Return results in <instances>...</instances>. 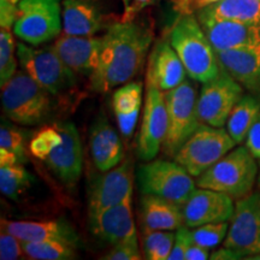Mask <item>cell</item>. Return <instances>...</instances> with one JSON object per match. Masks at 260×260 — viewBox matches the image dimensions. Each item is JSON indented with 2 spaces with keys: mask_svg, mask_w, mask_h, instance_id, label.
Segmentation results:
<instances>
[{
  "mask_svg": "<svg viewBox=\"0 0 260 260\" xmlns=\"http://www.w3.org/2000/svg\"><path fill=\"white\" fill-rule=\"evenodd\" d=\"M102 38L99 64L89 82L94 92L106 93L128 83L141 71L153 41V30L135 19L119 21L109 25Z\"/></svg>",
  "mask_w": 260,
  "mask_h": 260,
  "instance_id": "6da1fadb",
  "label": "cell"
},
{
  "mask_svg": "<svg viewBox=\"0 0 260 260\" xmlns=\"http://www.w3.org/2000/svg\"><path fill=\"white\" fill-rule=\"evenodd\" d=\"M169 41L193 81L204 83L219 74L220 65L216 51L195 16H181L171 29Z\"/></svg>",
  "mask_w": 260,
  "mask_h": 260,
  "instance_id": "7a4b0ae2",
  "label": "cell"
},
{
  "mask_svg": "<svg viewBox=\"0 0 260 260\" xmlns=\"http://www.w3.org/2000/svg\"><path fill=\"white\" fill-rule=\"evenodd\" d=\"M256 160L246 146L234 147L198 177L197 186L223 191L233 199H241L251 194L258 183L259 164Z\"/></svg>",
  "mask_w": 260,
  "mask_h": 260,
  "instance_id": "3957f363",
  "label": "cell"
},
{
  "mask_svg": "<svg viewBox=\"0 0 260 260\" xmlns=\"http://www.w3.org/2000/svg\"><path fill=\"white\" fill-rule=\"evenodd\" d=\"M3 112L8 119L21 125H38L53 111L52 94L21 70L2 87Z\"/></svg>",
  "mask_w": 260,
  "mask_h": 260,
  "instance_id": "277c9868",
  "label": "cell"
},
{
  "mask_svg": "<svg viewBox=\"0 0 260 260\" xmlns=\"http://www.w3.org/2000/svg\"><path fill=\"white\" fill-rule=\"evenodd\" d=\"M234 147L236 142L226 129L200 123L174 155V160L198 178Z\"/></svg>",
  "mask_w": 260,
  "mask_h": 260,
  "instance_id": "5b68a950",
  "label": "cell"
},
{
  "mask_svg": "<svg viewBox=\"0 0 260 260\" xmlns=\"http://www.w3.org/2000/svg\"><path fill=\"white\" fill-rule=\"evenodd\" d=\"M136 178L142 194L157 195L180 205H184L198 187L182 165L165 159H153L140 165Z\"/></svg>",
  "mask_w": 260,
  "mask_h": 260,
  "instance_id": "8992f818",
  "label": "cell"
},
{
  "mask_svg": "<svg viewBox=\"0 0 260 260\" xmlns=\"http://www.w3.org/2000/svg\"><path fill=\"white\" fill-rule=\"evenodd\" d=\"M198 94L194 83L187 79L180 86L165 92L168 111V133L162 151L174 158L181 146L200 125L198 115Z\"/></svg>",
  "mask_w": 260,
  "mask_h": 260,
  "instance_id": "52a82bcc",
  "label": "cell"
},
{
  "mask_svg": "<svg viewBox=\"0 0 260 260\" xmlns=\"http://www.w3.org/2000/svg\"><path fill=\"white\" fill-rule=\"evenodd\" d=\"M17 58L22 70L52 95H60L75 87L77 75L60 59L53 47H32L17 44Z\"/></svg>",
  "mask_w": 260,
  "mask_h": 260,
  "instance_id": "ba28073f",
  "label": "cell"
},
{
  "mask_svg": "<svg viewBox=\"0 0 260 260\" xmlns=\"http://www.w3.org/2000/svg\"><path fill=\"white\" fill-rule=\"evenodd\" d=\"M63 30L60 0H21L14 25L16 37L40 46L57 39Z\"/></svg>",
  "mask_w": 260,
  "mask_h": 260,
  "instance_id": "9c48e42d",
  "label": "cell"
},
{
  "mask_svg": "<svg viewBox=\"0 0 260 260\" xmlns=\"http://www.w3.org/2000/svg\"><path fill=\"white\" fill-rule=\"evenodd\" d=\"M223 247L240 253L243 259L260 254V190L236 200Z\"/></svg>",
  "mask_w": 260,
  "mask_h": 260,
  "instance_id": "30bf717a",
  "label": "cell"
},
{
  "mask_svg": "<svg viewBox=\"0 0 260 260\" xmlns=\"http://www.w3.org/2000/svg\"><path fill=\"white\" fill-rule=\"evenodd\" d=\"M245 88L220 68L219 74L203 83L198 95V115L201 123L217 128L226 124L228 117L241 99Z\"/></svg>",
  "mask_w": 260,
  "mask_h": 260,
  "instance_id": "8fae6325",
  "label": "cell"
},
{
  "mask_svg": "<svg viewBox=\"0 0 260 260\" xmlns=\"http://www.w3.org/2000/svg\"><path fill=\"white\" fill-rule=\"evenodd\" d=\"M168 133V111L165 92L147 86L144 115L136 141V155L140 160H153L164 145Z\"/></svg>",
  "mask_w": 260,
  "mask_h": 260,
  "instance_id": "7c38bea8",
  "label": "cell"
},
{
  "mask_svg": "<svg viewBox=\"0 0 260 260\" xmlns=\"http://www.w3.org/2000/svg\"><path fill=\"white\" fill-rule=\"evenodd\" d=\"M134 169L130 159H124L111 170L103 172L92 182L88 194L89 214L124 203L133 195Z\"/></svg>",
  "mask_w": 260,
  "mask_h": 260,
  "instance_id": "4fadbf2b",
  "label": "cell"
},
{
  "mask_svg": "<svg viewBox=\"0 0 260 260\" xmlns=\"http://www.w3.org/2000/svg\"><path fill=\"white\" fill-rule=\"evenodd\" d=\"M198 21L216 52L260 45L259 25L217 17L199 9Z\"/></svg>",
  "mask_w": 260,
  "mask_h": 260,
  "instance_id": "5bb4252c",
  "label": "cell"
},
{
  "mask_svg": "<svg viewBox=\"0 0 260 260\" xmlns=\"http://www.w3.org/2000/svg\"><path fill=\"white\" fill-rule=\"evenodd\" d=\"M63 141L45 159V164L67 188H74L82 175L83 151L79 130L71 122L57 123Z\"/></svg>",
  "mask_w": 260,
  "mask_h": 260,
  "instance_id": "9a60e30c",
  "label": "cell"
},
{
  "mask_svg": "<svg viewBox=\"0 0 260 260\" xmlns=\"http://www.w3.org/2000/svg\"><path fill=\"white\" fill-rule=\"evenodd\" d=\"M235 203L230 195L207 188H195L183 205L184 225L197 228L204 224L229 222Z\"/></svg>",
  "mask_w": 260,
  "mask_h": 260,
  "instance_id": "2e32d148",
  "label": "cell"
},
{
  "mask_svg": "<svg viewBox=\"0 0 260 260\" xmlns=\"http://www.w3.org/2000/svg\"><path fill=\"white\" fill-rule=\"evenodd\" d=\"M102 45L103 38L63 34L56 39L52 47L75 74L90 77L99 64Z\"/></svg>",
  "mask_w": 260,
  "mask_h": 260,
  "instance_id": "e0dca14e",
  "label": "cell"
},
{
  "mask_svg": "<svg viewBox=\"0 0 260 260\" xmlns=\"http://www.w3.org/2000/svg\"><path fill=\"white\" fill-rule=\"evenodd\" d=\"M2 230L25 242L60 241L75 248H80L82 246L76 230L65 219L42 222L2 219Z\"/></svg>",
  "mask_w": 260,
  "mask_h": 260,
  "instance_id": "ac0fdd59",
  "label": "cell"
},
{
  "mask_svg": "<svg viewBox=\"0 0 260 260\" xmlns=\"http://www.w3.org/2000/svg\"><path fill=\"white\" fill-rule=\"evenodd\" d=\"M90 232L100 241L115 246L138 235L132 210V198L100 212L89 214Z\"/></svg>",
  "mask_w": 260,
  "mask_h": 260,
  "instance_id": "d6986e66",
  "label": "cell"
},
{
  "mask_svg": "<svg viewBox=\"0 0 260 260\" xmlns=\"http://www.w3.org/2000/svg\"><path fill=\"white\" fill-rule=\"evenodd\" d=\"M186 76V68L170 41H157L148 57L147 86L169 92L180 86Z\"/></svg>",
  "mask_w": 260,
  "mask_h": 260,
  "instance_id": "ffe728a7",
  "label": "cell"
},
{
  "mask_svg": "<svg viewBox=\"0 0 260 260\" xmlns=\"http://www.w3.org/2000/svg\"><path fill=\"white\" fill-rule=\"evenodd\" d=\"M89 149L94 165L100 172L111 170L124 160L122 140L104 112H100L90 125Z\"/></svg>",
  "mask_w": 260,
  "mask_h": 260,
  "instance_id": "44dd1931",
  "label": "cell"
},
{
  "mask_svg": "<svg viewBox=\"0 0 260 260\" xmlns=\"http://www.w3.org/2000/svg\"><path fill=\"white\" fill-rule=\"evenodd\" d=\"M223 70L248 93L260 98V45L216 52Z\"/></svg>",
  "mask_w": 260,
  "mask_h": 260,
  "instance_id": "7402d4cb",
  "label": "cell"
},
{
  "mask_svg": "<svg viewBox=\"0 0 260 260\" xmlns=\"http://www.w3.org/2000/svg\"><path fill=\"white\" fill-rule=\"evenodd\" d=\"M61 19L68 35L94 37L104 27L102 8L95 0H64Z\"/></svg>",
  "mask_w": 260,
  "mask_h": 260,
  "instance_id": "603a6c76",
  "label": "cell"
},
{
  "mask_svg": "<svg viewBox=\"0 0 260 260\" xmlns=\"http://www.w3.org/2000/svg\"><path fill=\"white\" fill-rule=\"evenodd\" d=\"M142 229L177 230L184 226L183 205L157 197L142 194L140 201Z\"/></svg>",
  "mask_w": 260,
  "mask_h": 260,
  "instance_id": "cb8c5ba5",
  "label": "cell"
},
{
  "mask_svg": "<svg viewBox=\"0 0 260 260\" xmlns=\"http://www.w3.org/2000/svg\"><path fill=\"white\" fill-rule=\"evenodd\" d=\"M142 105V86L138 82L122 84L113 92L112 109L117 124L124 138H130L138 123Z\"/></svg>",
  "mask_w": 260,
  "mask_h": 260,
  "instance_id": "d4e9b609",
  "label": "cell"
},
{
  "mask_svg": "<svg viewBox=\"0 0 260 260\" xmlns=\"http://www.w3.org/2000/svg\"><path fill=\"white\" fill-rule=\"evenodd\" d=\"M260 113V98L254 94H243L236 103L226 121V130L236 145L246 141L249 130L254 124Z\"/></svg>",
  "mask_w": 260,
  "mask_h": 260,
  "instance_id": "484cf974",
  "label": "cell"
},
{
  "mask_svg": "<svg viewBox=\"0 0 260 260\" xmlns=\"http://www.w3.org/2000/svg\"><path fill=\"white\" fill-rule=\"evenodd\" d=\"M201 9L217 17L235 19L260 27V0H219Z\"/></svg>",
  "mask_w": 260,
  "mask_h": 260,
  "instance_id": "4316f807",
  "label": "cell"
},
{
  "mask_svg": "<svg viewBox=\"0 0 260 260\" xmlns=\"http://www.w3.org/2000/svg\"><path fill=\"white\" fill-rule=\"evenodd\" d=\"M22 242V249L28 258L35 260H71L76 258L75 247L60 241Z\"/></svg>",
  "mask_w": 260,
  "mask_h": 260,
  "instance_id": "83f0119b",
  "label": "cell"
},
{
  "mask_svg": "<svg viewBox=\"0 0 260 260\" xmlns=\"http://www.w3.org/2000/svg\"><path fill=\"white\" fill-rule=\"evenodd\" d=\"M32 176L23 164L0 167V190L11 200H18L30 187Z\"/></svg>",
  "mask_w": 260,
  "mask_h": 260,
  "instance_id": "f1b7e54d",
  "label": "cell"
},
{
  "mask_svg": "<svg viewBox=\"0 0 260 260\" xmlns=\"http://www.w3.org/2000/svg\"><path fill=\"white\" fill-rule=\"evenodd\" d=\"M142 249L148 260H168L175 243L172 230H148L142 229Z\"/></svg>",
  "mask_w": 260,
  "mask_h": 260,
  "instance_id": "f546056e",
  "label": "cell"
},
{
  "mask_svg": "<svg viewBox=\"0 0 260 260\" xmlns=\"http://www.w3.org/2000/svg\"><path fill=\"white\" fill-rule=\"evenodd\" d=\"M16 44L11 29L2 28L0 31V86H5L17 73L15 57Z\"/></svg>",
  "mask_w": 260,
  "mask_h": 260,
  "instance_id": "4dcf8cb0",
  "label": "cell"
},
{
  "mask_svg": "<svg viewBox=\"0 0 260 260\" xmlns=\"http://www.w3.org/2000/svg\"><path fill=\"white\" fill-rule=\"evenodd\" d=\"M61 141H63V136L56 124L45 126L31 139L29 144V151L35 158L45 160L51 152L61 144Z\"/></svg>",
  "mask_w": 260,
  "mask_h": 260,
  "instance_id": "1f68e13d",
  "label": "cell"
},
{
  "mask_svg": "<svg viewBox=\"0 0 260 260\" xmlns=\"http://www.w3.org/2000/svg\"><path fill=\"white\" fill-rule=\"evenodd\" d=\"M228 230H229L228 222L204 224L191 230V241L209 249L214 248L224 241Z\"/></svg>",
  "mask_w": 260,
  "mask_h": 260,
  "instance_id": "d6a6232c",
  "label": "cell"
},
{
  "mask_svg": "<svg viewBox=\"0 0 260 260\" xmlns=\"http://www.w3.org/2000/svg\"><path fill=\"white\" fill-rule=\"evenodd\" d=\"M0 148L8 149L17 155L22 164L27 161V152H25V140L23 134L14 124L3 119L0 126Z\"/></svg>",
  "mask_w": 260,
  "mask_h": 260,
  "instance_id": "836d02e7",
  "label": "cell"
},
{
  "mask_svg": "<svg viewBox=\"0 0 260 260\" xmlns=\"http://www.w3.org/2000/svg\"><path fill=\"white\" fill-rule=\"evenodd\" d=\"M105 260H139L141 259L138 235L117 243L109 253L103 256Z\"/></svg>",
  "mask_w": 260,
  "mask_h": 260,
  "instance_id": "e575fe53",
  "label": "cell"
},
{
  "mask_svg": "<svg viewBox=\"0 0 260 260\" xmlns=\"http://www.w3.org/2000/svg\"><path fill=\"white\" fill-rule=\"evenodd\" d=\"M22 254L24 253L22 249L21 240L2 230V234H0V259L16 260Z\"/></svg>",
  "mask_w": 260,
  "mask_h": 260,
  "instance_id": "d590c367",
  "label": "cell"
},
{
  "mask_svg": "<svg viewBox=\"0 0 260 260\" xmlns=\"http://www.w3.org/2000/svg\"><path fill=\"white\" fill-rule=\"evenodd\" d=\"M191 242H193L191 241V233L190 230H188V226L184 225L177 229L174 247H172L168 260H186L188 247L190 246Z\"/></svg>",
  "mask_w": 260,
  "mask_h": 260,
  "instance_id": "8d00e7d4",
  "label": "cell"
},
{
  "mask_svg": "<svg viewBox=\"0 0 260 260\" xmlns=\"http://www.w3.org/2000/svg\"><path fill=\"white\" fill-rule=\"evenodd\" d=\"M123 3L122 22H132L138 17L140 12H142L149 5L154 4L157 0H121Z\"/></svg>",
  "mask_w": 260,
  "mask_h": 260,
  "instance_id": "74e56055",
  "label": "cell"
},
{
  "mask_svg": "<svg viewBox=\"0 0 260 260\" xmlns=\"http://www.w3.org/2000/svg\"><path fill=\"white\" fill-rule=\"evenodd\" d=\"M17 18V5L9 0H0V25L2 28H14Z\"/></svg>",
  "mask_w": 260,
  "mask_h": 260,
  "instance_id": "f35d334b",
  "label": "cell"
},
{
  "mask_svg": "<svg viewBox=\"0 0 260 260\" xmlns=\"http://www.w3.org/2000/svg\"><path fill=\"white\" fill-rule=\"evenodd\" d=\"M245 142L246 147L249 149V152L254 155V158L260 160V113L255 123L249 130Z\"/></svg>",
  "mask_w": 260,
  "mask_h": 260,
  "instance_id": "ab89813d",
  "label": "cell"
},
{
  "mask_svg": "<svg viewBox=\"0 0 260 260\" xmlns=\"http://www.w3.org/2000/svg\"><path fill=\"white\" fill-rule=\"evenodd\" d=\"M210 255L211 254L209 252V248L191 242L190 246L188 247L186 260H206L210 259Z\"/></svg>",
  "mask_w": 260,
  "mask_h": 260,
  "instance_id": "60d3db41",
  "label": "cell"
},
{
  "mask_svg": "<svg viewBox=\"0 0 260 260\" xmlns=\"http://www.w3.org/2000/svg\"><path fill=\"white\" fill-rule=\"evenodd\" d=\"M210 259H212V260H236V259H243V258L240 253L234 251V249L223 247V248L218 249V251L213 252L212 254L210 255Z\"/></svg>",
  "mask_w": 260,
  "mask_h": 260,
  "instance_id": "b9f144b4",
  "label": "cell"
},
{
  "mask_svg": "<svg viewBox=\"0 0 260 260\" xmlns=\"http://www.w3.org/2000/svg\"><path fill=\"white\" fill-rule=\"evenodd\" d=\"M22 164L17 155L8 149L0 148V167H6V165H16Z\"/></svg>",
  "mask_w": 260,
  "mask_h": 260,
  "instance_id": "7bdbcfd3",
  "label": "cell"
},
{
  "mask_svg": "<svg viewBox=\"0 0 260 260\" xmlns=\"http://www.w3.org/2000/svg\"><path fill=\"white\" fill-rule=\"evenodd\" d=\"M217 2H219V0H197V6L199 9H201V8H205V6H207V5H211V4H214V3H217Z\"/></svg>",
  "mask_w": 260,
  "mask_h": 260,
  "instance_id": "ee69618b",
  "label": "cell"
},
{
  "mask_svg": "<svg viewBox=\"0 0 260 260\" xmlns=\"http://www.w3.org/2000/svg\"><path fill=\"white\" fill-rule=\"evenodd\" d=\"M258 188L260 189V160H259V176H258Z\"/></svg>",
  "mask_w": 260,
  "mask_h": 260,
  "instance_id": "f6af8a7d",
  "label": "cell"
},
{
  "mask_svg": "<svg viewBox=\"0 0 260 260\" xmlns=\"http://www.w3.org/2000/svg\"><path fill=\"white\" fill-rule=\"evenodd\" d=\"M9 2H11L12 4H15V5H18V3L21 2V0H9Z\"/></svg>",
  "mask_w": 260,
  "mask_h": 260,
  "instance_id": "bcb514c9",
  "label": "cell"
}]
</instances>
